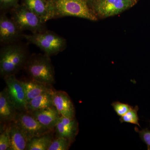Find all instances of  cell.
Instances as JSON below:
<instances>
[{"label":"cell","instance_id":"30bf717a","mask_svg":"<svg viewBox=\"0 0 150 150\" xmlns=\"http://www.w3.org/2000/svg\"><path fill=\"white\" fill-rule=\"evenodd\" d=\"M53 106L61 116L74 118L75 109L68 94L64 91H54L52 95Z\"/></svg>","mask_w":150,"mask_h":150},{"label":"cell","instance_id":"8992f818","mask_svg":"<svg viewBox=\"0 0 150 150\" xmlns=\"http://www.w3.org/2000/svg\"><path fill=\"white\" fill-rule=\"evenodd\" d=\"M13 122L21 129L29 141L51 131L40 124L30 112L26 110L17 112Z\"/></svg>","mask_w":150,"mask_h":150},{"label":"cell","instance_id":"44dd1931","mask_svg":"<svg viewBox=\"0 0 150 150\" xmlns=\"http://www.w3.org/2000/svg\"><path fill=\"white\" fill-rule=\"evenodd\" d=\"M137 110L138 109L137 108H135L134 109L132 108L126 114L121 116V122L132 123V124L140 126Z\"/></svg>","mask_w":150,"mask_h":150},{"label":"cell","instance_id":"ac0fdd59","mask_svg":"<svg viewBox=\"0 0 150 150\" xmlns=\"http://www.w3.org/2000/svg\"><path fill=\"white\" fill-rule=\"evenodd\" d=\"M49 133L34 137L30 140L28 143L26 150H48L49 145L53 140L52 135Z\"/></svg>","mask_w":150,"mask_h":150},{"label":"cell","instance_id":"e0dca14e","mask_svg":"<svg viewBox=\"0 0 150 150\" xmlns=\"http://www.w3.org/2000/svg\"><path fill=\"white\" fill-rule=\"evenodd\" d=\"M54 92L46 93L29 100L27 102L25 110L32 112L53 106L52 95Z\"/></svg>","mask_w":150,"mask_h":150},{"label":"cell","instance_id":"52a82bcc","mask_svg":"<svg viewBox=\"0 0 150 150\" xmlns=\"http://www.w3.org/2000/svg\"><path fill=\"white\" fill-rule=\"evenodd\" d=\"M136 4L127 0H99L93 7L94 11L98 15L107 18L119 14Z\"/></svg>","mask_w":150,"mask_h":150},{"label":"cell","instance_id":"603a6c76","mask_svg":"<svg viewBox=\"0 0 150 150\" xmlns=\"http://www.w3.org/2000/svg\"><path fill=\"white\" fill-rule=\"evenodd\" d=\"M19 0H0L1 8L3 9H6L16 7L18 5Z\"/></svg>","mask_w":150,"mask_h":150},{"label":"cell","instance_id":"9a60e30c","mask_svg":"<svg viewBox=\"0 0 150 150\" xmlns=\"http://www.w3.org/2000/svg\"><path fill=\"white\" fill-rule=\"evenodd\" d=\"M9 135L11 141L10 150L26 149L29 140L23 131L13 122L9 125Z\"/></svg>","mask_w":150,"mask_h":150},{"label":"cell","instance_id":"5bb4252c","mask_svg":"<svg viewBox=\"0 0 150 150\" xmlns=\"http://www.w3.org/2000/svg\"><path fill=\"white\" fill-rule=\"evenodd\" d=\"M55 129L57 137H64L71 142L76 134L77 125L74 118L61 115Z\"/></svg>","mask_w":150,"mask_h":150},{"label":"cell","instance_id":"7402d4cb","mask_svg":"<svg viewBox=\"0 0 150 150\" xmlns=\"http://www.w3.org/2000/svg\"><path fill=\"white\" fill-rule=\"evenodd\" d=\"M112 106L117 114L121 117L126 114L132 108L129 105L120 102L113 103Z\"/></svg>","mask_w":150,"mask_h":150},{"label":"cell","instance_id":"ffe728a7","mask_svg":"<svg viewBox=\"0 0 150 150\" xmlns=\"http://www.w3.org/2000/svg\"><path fill=\"white\" fill-rule=\"evenodd\" d=\"M11 141L9 135V125L4 130L0 135V150H10Z\"/></svg>","mask_w":150,"mask_h":150},{"label":"cell","instance_id":"7c38bea8","mask_svg":"<svg viewBox=\"0 0 150 150\" xmlns=\"http://www.w3.org/2000/svg\"><path fill=\"white\" fill-rule=\"evenodd\" d=\"M23 4L44 23L53 19L51 5L48 0H23Z\"/></svg>","mask_w":150,"mask_h":150},{"label":"cell","instance_id":"4316f807","mask_svg":"<svg viewBox=\"0 0 150 150\" xmlns=\"http://www.w3.org/2000/svg\"><path fill=\"white\" fill-rule=\"evenodd\" d=\"M48 1H49V0H48Z\"/></svg>","mask_w":150,"mask_h":150},{"label":"cell","instance_id":"9c48e42d","mask_svg":"<svg viewBox=\"0 0 150 150\" xmlns=\"http://www.w3.org/2000/svg\"><path fill=\"white\" fill-rule=\"evenodd\" d=\"M21 30L18 27L12 18L5 14L0 16V41L6 44L15 43L21 36Z\"/></svg>","mask_w":150,"mask_h":150},{"label":"cell","instance_id":"d6986e66","mask_svg":"<svg viewBox=\"0 0 150 150\" xmlns=\"http://www.w3.org/2000/svg\"><path fill=\"white\" fill-rule=\"evenodd\" d=\"M71 141L64 137H57L53 140L47 150H67L69 148Z\"/></svg>","mask_w":150,"mask_h":150},{"label":"cell","instance_id":"6da1fadb","mask_svg":"<svg viewBox=\"0 0 150 150\" xmlns=\"http://www.w3.org/2000/svg\"><path fill=\"white\" fill-rule=\"evenodd\" d=\"M53 18L74 16L91 21L98 20L87 0H49Z\"/></svg>","mask_w":150,"mask_h":150},{"label":"cell","instance_id":"8fae6325","mask_svg":"<svg viewBox=\"0 0 150 150\" xmlns=\"http://www.w3.org/2000/svg\"><path fill=\"white\" fill-rule=\"evenodd\" d=\"M29 112L40 124L51 130L55 128L61 116L54 106Z\"/></svg>","mask_w":150,"mask_h":150},{"label":"cell","instance_id":"4fadbf2b","mask_svg":"<svg viewBox=\"0 0 150 150\" xmlns=\"http://www.w3.org/2000/svg\"><path fill=\"white\" fill-rule=\"evenodd\" d=\"M17 110L11 101L6 88L0 93V119L1 122H13Z\"/></svg>","mask_w":150,"mask_h":150},{"label":"cell","instance_id":"3957f363","mask_svg":"<svg viewBox=\"0 0 150 150\" xmlns=\"http://www.w3.org/2000/svg\"><path fill=\"white\" fill-rule=\"evenodd\" d=\"M49 56L35 54L28 59L25 68L32 80L46 86H51L55 81L54 67Z\"/></svg>","mask_w":150,"mask_h":150},{"label":"cell","instance_id":"d4e9b609","mask_svg":"<svg viewBox=\"0 0 150 150\" xmlns=\"http://www.w3.org/2000/svg\"><path fill=\"white\" fill-rule=\"evenodd\" d=\"M87 1L88 4L91 5L93 6L95 4H96L97 2L99 0H87Z\"/></svg>","mask_w":150,"mask_h":150},{"label":"cell","instance_id":"7a4b0ae2","mask_svg":"<svg viewBox=\"0 0 150 150\" xmlns=\"http://www.w3.org/2000/svg\"><path fill=\"white\" fill-rule=\"evenodd\" d=\"M28 59L27 51L23 46L15 43L6 44L0 53L1 76L15 75L25 66Z\"/></svg>","mask_w":150,"mask_h":150},{"label":"cell","instance_id":"484cf974","mask_svg":"<svg viewBox=\"0 0 150 150\" xmlns=\"http://www.w3.org/2000/svg\"><path fill=\"white\" fill-rule=\"evenodd\" d=\"M127 1H130L133 2L135 3V4L137 3V0H127Z\"/></svg>","mask_w":150,"mask_h":150},{"label":"cell","instance_id":"5b68a950","mask_svg":"<svg viewBox=\"0 0 150 150\" xmlns=\"http://www.w3.org/2000/svg\"><path fill=\"white\" fill-rule=\"evenodd\" d=\"M12 19L21 31L28 30L35 33L46 30V23L24 4L14 8Z\"/></svg>","mask_w":150,"mask_h":150},{"label":"cell","instance_id":"cb8c5ba5","mask_svg":"<svg viewBox=\"0 0 150 150\" xmlns=\"http://www.w3.org/2000/svg\"><path fill=\"white\" fill-rule=\"evenodd\" d=\"M142 136L144 142L150 146V131H142Z\"/></svg>","mask_w":150,"mask_h":150},{"label":"cell","instance_id":"ba28073f","mask_svg":"<svg viewBox=\"0 0 150 150\" xmlns=\"http://www.w3.org/2000/svg\"><path fill=\"white\" fill-rule=\"evenodd\" d=\"M4 79L11 101L18 110H25L27 100L22 81L18 80L15 75L7 76Z\"/></svg>","mask_w":150,"mask_h":150},{"label":"cell","instance_id":"2e32d148","mask_svg":"<svg viewBox=\"0 0 150 150\" xmlns=\"http://www.w3.org/2000/svg\"><path fill=\"white\" fill-rule=\"evenodd\" d=\"M22 83L25 91L27 102L40 95L54 91L49 86L33 80L22 81Z\"/></svg>","mask_w":150,"mask_h":150},{"label":"cell","instance_id":"277c9868","mask_svg":"<svg viewBox=\"0 0 150 150\" xmlns=\"http://www.w3.org/2000/svg\"><path fill=\"white\" fill-rule=\"evenodd\" d=\"M23 36L49 56L62 52L64 50L67 45L64 38L50 31L45 30L32 33L30 35H23Z\"/></svg>","mask_w":150,"mask_h":150}]
</instances>
